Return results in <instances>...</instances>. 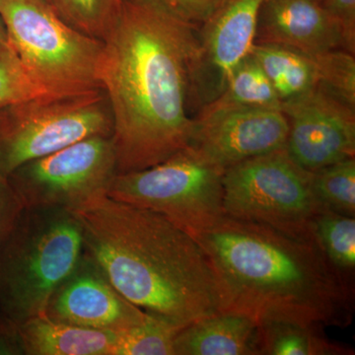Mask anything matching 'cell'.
Masks as SVG:
<instances>
[{
    "label": "cell",
    "instance_id": "obj_14",
    "mask_svg": "<svg viewBox=\"0 0 355 355\" xmlns=\"http://www.w3.org/2000/svg\"><path fill=\"white\" fill-rule=\"evenodd\" d=\"M254 43L277 44L308 57L343 50L340 26L318 0H263Z\"/></svg>",
    "mask_w": 355,
    "mask_h": 355
},
{
    "label": "cell",
    "instance_id": "obj_19",
    "mask_svg": "<svg viewBox=\"0 0 355 355\" xmlns=\"http://www.w3.org/2000/svg\"><path fill=\"white\" fill-rule=\"evenodd\" d=\"M214 102L229 106L282 109V102L270 79L251 55L233 70L223 92Z\"/></svg>",
    "mask_w": 355,
    "mask_h": 355
},
{
    "label": "cell",
    "instance_id": "obj_20",
    "mask_svg": "<svg viewBox=\"0 0 355 355\" xmlns=\"http://www.w3.org/2000/svg\"><path fill=\"white\" fill-rule=\"evenodd\" d=\"M314 233L331 263L350 277L355 268L354 216L324 209L315 219Z\"/></svg>",
    "mask_w": 355,
    "mask_h": 355
},
{
    "label": "cell",
    "instance_id": "obj_26",
    "mask_svg": "<svg viewBox=\"0 0 355 355\" xmlns=\"http://www.w3.org/2000/svg\"><path fill=\"white\" fill-rule=\"evenodd\" d=\"M178 17L200 27L225 0H158Z\"/></svg>",
    "mask_w": 355,
    "mask_h": 355
},
{
    "label": "cell",
    "instance_id": "obj_17",
    "mask_svg": "<svg viewBox=\"0 0 355 355\" xmlns=\"http://www.w3.org/2000/svg\"><path fill=\"white\" fill-rule=\"evenodd\" d=\"M250 55L261 65L282 103L296 99L318 86L314 60L299 51L254 43Z\"/></svg>",
    "mask_w": 355,
    "mask_h": 355
},
{
    "label": "cell",
    "instance_id": "obj_7",
    "mask_svg": "<svg viewBox=\"0 0 355 355\" xmlns=\"http://www.w3.org/2000/svg\"><path fill=\"white\" fill-rule=\"evenodd\" d=\"M113 116L103 89L40 96L0 110V175L92 137H112Z\"/></svg>",
    "mask_w": 355,
    "mask_h": 355
},
{
    "label": "cell",
    "instance_id": "obj_3",
    "mask_svg": "<svg viewBox=\"0 0 355 355\" xmlns=\"http://www.w3.org/2000/svg\"><path fill=\"white\" fill-rule=\"evenodd\" d=\"M72 212L83 226L84 252L147 314L184 328L227 308L202 248L164 216L108 196Z\"/></svg>",
    "mask_w": 355,
    "mask_h": 355
},
{
    "label": "cell",
    "instance_id": "obj_32",
    "mask_svg": "<svg viewBox=\"0 0 355 355\" xmlns=\"http://www.w3.org/2000/svg\"><path fill=\"white\" fill-rule=\"evenodd\" d=\"M318 1H319V0H318Z\"/></svg>",
    "mask_w": 355,
    "mask_h": 355
},
{
    "label": "cell",
    "instance_id": "obj_23",
    "mask_svg": "<svg viewBox=\"0 0 355 355\" xmlns=\"http://www.w3.org/2000/svg\"><path fill=\"white\" fill-rule=\"evenodd\" d=\"M123 0H57L58 13L79 31L103 40L120 13Z\"/></svg>",
    "mask_w": 355,
    "mask_h": 355
},
{
    "label": "cell",
    "instance_id": "obj_1",
    "mask_svg": "<svg viewBox=\"0 0 355 355\" xmlns=\"http://www.w3.org/2000/svg\"><path fill=\"white\" fill-rule=\"evenodd\" d=\"M198 30L158 0H123L96 70L113 116L116 174L153 167L191 144Z\"/></svg>",
    "mask_w": 355,
    "mask_h": 355
},
{
    "label": "cell",
    "instance_id": "obj_15",
    "mask_svg": "<svg viewBox=\"0 0 355 355\" xmlns=\"http://www.w3.org/2000/svg\"><path fill=\"white\" fill-rule=\"evenodd\" d=\"M174 355H261V323L243 311H218L178 331Z\"/></svg>",
    "mask_w": 355,
    "mask_h": 355
},
{
    "label": "cell",
    "instance_id": "obj_11",
    "mask_svg": "<svg viewBox=\"0 0 355 355\" xmlns=\"http://www.w3.org/2000/svg\"><path fill=\"white\" fill-rule=\"evenodd\" d=\"M289 123L286 149L310 172L355 156V109L319 86L282 103Z\"/></svg>",
    "mask_w": 355,
    "mask_h": 355
},
{
    "label": "cell",
    "instance_id": "obj_6",
    "mask_svg": "<svg viewBox=\"0 0 355 355\" xmlns=\"http://www.w3.org/2000/svg\"><path fill=\"white\" fill-rule=\"evenodd\" d=\"M224 172L190 144L153 167L116 174L107 196L161 214L195 238L225 216Z\"/></svg>",
    "mask_w": 355,
    "mask_h": 355
},
{
    "label": "cell",
    "instance_id": "obj_22",
    "mask_svg": "<svg viewBox=\"0 0 355 355\" xmlns=\"http://www.w3.org/2000/svg\"><path fill=\"white\" fill-rule=\"evenodd\" d=\"M182 328L149 315L146 322L116 334V355H174V340Z\"/></svg>",
    "mask_w": 355,
    "mask_h": 355
},
{
    "label": "cell",
    "instance_id": "obj_21",
    "mask_svg": "<svg viewBox=\"0 0 355 355\" xmlns=\"http://www.w3.org/2000/svg\"><path fill=\"white\" fill-rule=\"evenodd\" d=\"M315 193L327 209L355 216V158L312 172Z\"/></svg>",
    "mask_w": 355,
    "mask_h": 355
},
{
    "label": "cell",
    "instance_id": "obj_2",
    "mask_svg": "<svg viewBox=\"0 0 355 355\" xmlns=\"http://www.w3.org/2000/svg\"><path fill=\"white\" fill-rule=\"evenodd\" d=\"M195 239L216 270L227 308L260 323L282 320L323 329L352 324V280L331 263L316 235L224 216Z\"/></svg>",
    "mask_w": 355,
    "mask_h": 355
},
{
    "label": "cell",
    "instance_id": "obj_24",
    "mask_svg": "<svg viewBox=\"0 0 355 355\" xmlns=\"http://www.w3.org/2000/svg\"><path fill=\"white\" fill-rule=\"evenodd\" d=\"M316 64L318 86L355 109V55L336 49L310 57Z\"/></svg>",
    "mask_w": 355,
    "mask_h": 355
},
{
    "label": "cell",
    "instance_id": "obj_28",
    "mask_svg": "<svg viewBox=\"0 0 355 355\" xmlns=\"http://www.w3.org/2000/svg\"><path fill=\"white\" fill-rule=\"evenodd\" d=\"M22 209L6 178L0 175V254Z\"/></svg>",
    "mask_w": 355,
    "mask_h": 355
},
{
    "label": "cell",
    "instance_id": "obj_25",
    "mask_svg": "<svg viewBox=\"0 0 355 355\" xmlns=\"http://www.w3.org/2000/svg\"><path fill=\"white\" fill-rule=\"evenodd\" d=\"M46 95L28 74L12 46L0 42V110Z\"/></svg>",
    "mask_w": 355,
    "mask_h": 355
},
{
    "label": "cell",
    "instance_id": "obj_12",
    "mask_svg": "<svg viewBox=\"0 0 355 355\" xmlns=\"http://www.w3.org/2000/svg\"><path fill=\"white\" fill-rule=\"evenodd\" d=\"M263 0H225L198 27V55L193 78L198 110L223 92L233 70L251 53Z\"/></svg>",
    "mask_w": 355,
    "mask_h": 355
},
{
    "label": "cell",
    "instance_id": "obj_30",
    "mask_svg": "<svg viewBox=\"0 0 355 355\" xmlns=\"http://www.w3.org/2000/svg\"><path fill=\"white\" fill-rule=\"evenodd\" d=\"M0 42H7V34L6 27L0 18Z\"/></svg>",
    "mask_w": 355,
    "mask_h": 355
},
{
    "label": "cell",
    "instance_id": "obj_29",
    "mask_svg": "<svg viewBox=\"0 0 355 355\" xmlns=\"http://www.w3.org/2000/svg\"><path fill=\"white\" fill-rule=\"evenodd\" d=\"M0 355H25L20 324L0 312Z\"/></svg>",
    "mask_w": 355,
    "mask_h": 355
},
{
    "label": "cell",
    "instance_id": "obj_5",
    "mask_svg": "<svg viewBox=\"0 0 355 355\" xmlns=\"http://www.w3.org/2000/svg\"><path fill=\"white\" fill-rule=\"evenodd\" d=\"M7 42L46 94H83L100 88L96 78L102 40L65 22L46 0H0Z\"/></svg>",
    "mask_w": 355,
    "mask_h": 355
},
{
    "label": "cell",
    "instance_id": "obj_9",
    "mask_svg": "<svg viewBox=\"0 0 355 355\" xmlns=\"http://www.w3.org/2000/svg\"><path fill=\"white\" fill-rule=\"evenodd\" d=\"M116 175L112 137H92L24 163L6 179L23 207L76 211L107 196Z\"/></svg>",
    "mask_w": 355,
    "mask_h": 355
},
{
    "label": "cell",
    "instance_id": "obj_4",
    "mask_svg": "<svg viewBox=\"0 0 355 355\" xmlns=\"http://www.w3.org/2000/svg\"><path fill=\"white\" fill-rule=\"evenodd\" d=\"M83 251V226L73 212L23 207L0 254V312L19 324L44 314Z\"/></svg>",
    "mask_w": 355,
    "mask_h": 355
},
{
    "label": "cell",
    "instance_id": "obj_31",
    "mask_svg": "<svg viewBox=\"0 0 355 355\" xmlns=\"http://www.w3.org/2000/svg\"><path fill=\"white\" fill-rule=\"evenodd\" d=\"M46 1L55 9V6H57V0H46ZM55 10H57V9H55Z\"/></svg>",
    "mask_w": 355,
    "mask_h": 355
},
{
    "label": "cell",
    "instance_id": "obj_8",
    "mask_svg": "<svg viewBox=\"0 0 355 355\" xmlns=\"http://www.w3.org/2000/svg\"><path fill=\"white\" fill-rule=\"evenodd\" d=\"M312 176L286 147L242 161L224 172V214L291 234H315V219L327 207L315 193Z\"/></svg>",
    "mask_w": 355,
    "mask_h": 355
},
{
    "label": "cell",
    "instance_id": "obj_10",
    "mask_svg": "<svg viewBox=\"0 0 355 355\" xmlns=\"http://www.w3.org/2000/svg\"><path fill=\"white\" fill-rule=\"evenodd\" d=\"M193 146L224 170L284 148L289 123L282 109L209 102L195 116Z\"/></svg>",
    "mask_w": 355,
    "mask_h": 355
},
{
    "label": "cell",
    "instance_id": "obj_27",
    "mask_svg": "<svg viewBox=\"0 0 355 355\" xmlns=\"http://www.w3.org/2000/svg\"><path fill=\"white\" fill-rule=\"evenodd\" d=\"M342 32L343 50L355 53V0H319Z\"/></svg>",
    "mask_w": 355,
    "mask_h": 355
},
{
    "label": "cell",
    "instance_id": "obj_18",
    "mask_svg": "<svg viewBox=\"0 0 355 355\" xmlns=\"http://www.w3.org/2000/svg\"><path fill=\"white\" fill-rule=\"evenodd\" d=\"M321 327L275 321L261 323V355H352L354 349L333 342Z\"/></svg>",
    "mask_w": 355,
    "mask_h": 355
},
{
    "label": "cell",
    "instance_id": "obj_16",
    "mask_svg": "<svg viewBox=\"0 0 355 355\" xmlns=\"http://www.w3.org/2000/svg\"><path fill=\"white\" fill-rule=\"evenodd\" d=\"M25 355H116V334L83 328L46 315L20 323Z\"/></svg>",
    "mask_w": 355,
    "mask_h": 355
},
{
    "label": "cell",
    "instance_id": "obj_13",
    "mask_svg": "<svg viewBox=\"0 0 355 355\" xmlns=\"http://www.w3.org/2000/svg\"><path fill=\"white\" fill-rule=\"evenodd\" d=\"M44 315L112 333L130 330L149 317L114 288L94 259L84 251L76 268L53 292Z\"/></svg>",
    "mask_w": 355,
    "mask_h": 355
}]
</instances>
